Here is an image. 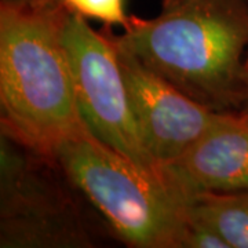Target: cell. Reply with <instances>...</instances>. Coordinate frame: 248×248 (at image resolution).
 I'll list each match as a JSON object with an SVG mask.
<instances>
[{"mask_svg":"<svg viewBox=\"0 0 248 248\" xmlns=\"http://www.w3.org/2000/svg\"><path fill=\"white\" fill-rule=\"evenodd\" d=\"M112 37L204 107L240 113L247 102L248 0H161Z\"/></svg>","mask_w":248,"mask_h":248,"instance_id":"cell-1","label":"cell"},{"mask_svg":"<svg viewBox=\"0 0 248 248\" xmlns=\"http://www.w3.org/2000/svg\"><path fill=\"white\" fill-rule=\"evenodd\" d=\"M66 14L61 0L0 4L1 130L47 155L86 125L63 42Z\"/></svg>","mask_w":248,"mask_h":248,"instance_id":"cell-2","label":"cell"},{"mask_svg":"<svg viewBox=\"0 0 248 248\" xmlns=\"http://www.w3.org/2000/svg\"><path fill=\"white\" fill-rule=\"evenodd\" d=\"M113 237L133 248H182L186 217L166 184L84 125L50 153Z\"/></svg>","mask_w":248,"mask_h":248,"instance_id":"cell-3","label":"cell"},{"mask_svg":"<svg viewBox=\"0 0 248 248\" xmlns=\"http://www.w3.org/2000/svg\"><path fill=\"white\" fill-rule=\"evenodd\" d=\"M101 231L105 222L53 156L1 130L0 247L93 248Z\"/></svg>","mask_w":248,"mask_h":248,"instance_id":"cell-4","label":"cell"},{"mask_svg":"<svg viewBox=\"0 0 248 248\" xmlns=\"http://www.w3.org/2000/svg\"><path fill=\"white\" fill-rule=\"evenodd\" d=\"M107 28L108 33L97 32L87 18L69 10L65 17L63 42L80 117L98 140L163 181L160 167L142 140L112 28Z\"/></svg>","mask_w":248,"mask_h":248,"instance_id":"cell-5","label":"cell"},{"mask_svg":"<svg viewBox=\"0 0 248 248\" xmlns=\"http://www.w3.org/2000/svg\"><path fill=\"white\" fill-rule=\"evenodd\" d=\"M116 47L142 140L160 171L231 115L199 104L135 55Z\"/></svg>","mask_w":248,"mask_h":248,"instance_id":"cell-6","label":"cell"},{"mask_svg":"<svg viewBox=\"0 0 248 248\" xmlns=\"http://www.w3.org/2000/svg\"><path fill=\"white\" fill-rule=\"evenodd\" d=\"M161 178L178 200L200 193L248 190V116L231 113L177 160Z\"/></svg>","mask_w":248,"mask_h":248,"instance_id":"cell-7","label":"cell"},{"mask_svg":"<svg viewBox=\"0 0 248 248\" xmlns=\"http://www.w3.org/2000/svg\"><path fill=\"white\" fill-rule=\"evenodd\" d=\"M179 203L187 217L217 232L229 248H248V190L200 193Z\"/></svg>","mask_w":248,"mask_h":248,"instance_id":"cell-8","label":"cell"},{"mask_svg":"<svg viewBox=\"0 0 248 248\" xmlns=\"http://www.w3.org/2000/svg\"><path fill=\"white\" fill-rule=\"evenodd\" d=\"M71 13L95 19L107 27H130L134 16L127 13V0H61Z\"/></svg>","mask_w":248,"mask_h":248,"instance_id":"cell-9","label":"cell"},{"mask_svg":"<svg viewBox=\"0 0 248 248\" xmlns=\"http://www.w3.org/2000/svg\"><path fill=\"white\" fill-rule=\"evenodd\" d=\"M186 217V231L182 248H229L221 236L211 228L193 218Z\"/></svg>","mask_w":248,"mask_h":248,"instance_id":"cell-10","label":"cell"},{"mask_svg":"<svg viewBox=\"0 0 248 248\" xmlns=\"http://www.w3.org/2000/svg\"><path fill=\"white\" fill-rule=\"evenodd\" d=\"M46 0H0V4H10V6H28V4H36Z\"/></svg>","mask_w":248,"mask_h":248,"instance_id":"cell-11","label":"cell"},{"mask_svg":"<svg viewBox=\"0 0 248 248\" xmlns=\"http://www.w3.org/2000/svg\"><path fill=\"white\" fill-rule=\"evenodd\" d=\"M240 113L248 116V99H247V102H246V105H244V108H243V110H241Z\"/></svg>","mask_w":248,"mask_h":248,"instance_id":"cell-12","label":"cell"}]
</instances>
